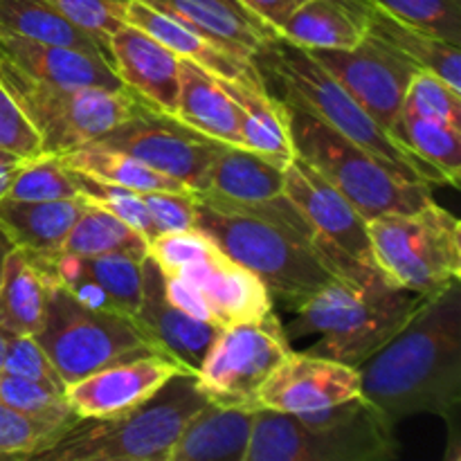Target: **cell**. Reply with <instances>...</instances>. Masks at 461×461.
<instances>
[{
    "mask_svg": "<svg viewBox=\"0 0 461 461\" xmlns=\"http://www.w3.org/2000/svg\"><path fill=\"white\" fill-rule=\"evenodd\" d=\"M360 396L358 367L291 351L255 394L257 410L284 414L315 412Z\"/></svg>",
    "mask_w": 461,
    "mask_h": 461,
    "instance_id": "obj_15",
    "label": "cell"
},
{
    "mask_svg": "<svg viewBox=\"0 0 461 461\" xmlns=\"http://www.w3.org/2000/svg\"><path fill=\"white\" fill-rule=\"evenodd\" d=\"M7 198L18 201H68L81 198L72 171L57 153H39L23 162Z\"/></svg>",
    "mask_w": 461,
    "mask_h": 461,
    "instance_id": "obj_37",
    "label": "cell"
},
{
    "mask_svg": "<svg viewBox=\"0 0 461 461\" xmlns=\"http://www.w3.org/2000/svg\"><path fill=\"white\" fill-rule=\"evenodd\" d=\"M187 372L165 354L120 360L66 387V399L79 419H102L135 408L156 394L171 376Z\"/></svg>",
    "mask_w": 461,
    "mask_h": 461,
    "instance_id": "obj_16",
    "label": "cell"
},
{
    "mask_svg": "<svg viewBox=\"0 0 461 461\" xmlns=\"http://www.w3.org/2000/svg\"><path fill=\"white\" fill-rule=\"evenodd\" d=\"M57 261L68 268L86 275L113 297L120 311L135 315L142 295V259L126 252H106V255H72V252H52Z\"/></svg>",
    "mask_w": 461,
    "mask_h": 461,
    "instance_id": "obj_35",
    "label": "cell"
},
{
    "mask_svg": "<svg viewBox=\"0 0 461 461\" xmlns=\"http://www.w3.org/2000/svg\"><path fill=\"white\" fill-rule=\"evenodd\" d=\"M347 90L356 102L385 131L399 120L405 93L419 70L410 59L392 45L367 34L349 50H309Z\"/></svg>",
    "mask_w": 461,
    "mask_h": 461,
    "instance_id": "obj_14",
    "label": "cell"
},
{
    "mask_svg": "<svg viewBox=\"0 0 461 461\" xmlns=\"http://www.w3.org/2000/svg\"><path fill=\"white\" fill-rule=\"evenodd\" d=\"M0 34L84 50L111 63V52L88 32L68 21L48 0H0Z\"/></svg>",
    "mask_w": 461,
    "mask_h": 461,
    "instance_id": "obj_30",
    "label": "cell"
},
{
    "mask_svg": "<svg viewBox=\"0 0 461 461\" xmlns=\"http://www.w3.org/2000/svg\"><path fill=\"white\" fill-rule=\"evenodd\" d=\"M63 252L72 255H106V252H126L144 259L149 255V241L126 225L124 221L117 219L104 207L93 205L86 201L84 210L77 216L70 234L61 246Z\"/></svg>",
    "mask_w": 461,
    "mask_h": 461,
    "instance_id": "obj_34",
    "label": "cell"
},
{
    "mask_svg": "<svg viewBox=\"0 0 461 461\" xmlns=\"http://www.w3.org/2000/svg\"><path fill=\"white\" fill-rule=\"evenodd\" d=\"M27 158H21L16 156V153L0 149V201L7 198L9 187H12L14 178H16V174L21 171L23 162Z\"/></svg>",
    "mask_w": 461,
    "mask_h": 461,
    "instance_id": "obj_48",
    "label": "cell"
},
{
    "mask_svg": "<svg viewBox=\"0 0 461 461\" xmlns=\"http://www.w3.org/2000/svg\"><path fill=\"white\" fill-rule=\"evenodd\" d=\"M97 142L138 158L196 194L205 189L207 171L223 147L219 140L198 133L176 115L151 108L140 99L131 115L97 138Z\"/></svg>",
    "mask_w": 461,
    "mask_h": 461,
    "instance_id": "obj_13",
    "label": "cell"
},
{
    "mask_svg": "<svg viewBox=\"0 0 461 461\" xmlns=\"http://www.w3.org/2000/svg\"><path fill=\"white\" fill-rule=\"evenodd\" d=\"M255 414V408L207 401L187 419L167 461H246Z\"/></svg>",
    "mask_w": 461,
    "mask_h": 461,
    "instance_id": "obj_21",
    "label": "cell"
},
{
    "mask_svg": "<svg viewBox=\"0 0 461 461\" xmlns=\"http://www.w3.org/2000/svg\"><path fill=\"white\" fill-rule=\"evenodd\" d=\"M0 401L16 412L45 423V426L59 428V430H66L70 423L79 419L68 403L66 390H59L48 383L32 381V378L3 374L0 376Z\"/></svg>",
    "mask_w": 461,
    "mask_h": 461,
    "instance_id": "obj_36",
    "label": "cell"
},
{
    "mask_svg": "<svg viewBox=\"0 0 461 461\" xmlns=\"http://www.w3.org/2000/svg\"><path fill=\"white\" fill-rule=\"evenodd\" d=\"M84 198L68 201H0V223L16 248L27 252H57L70 234L77 216L84 210Z\"/></svg>",
    "mask_w": 461,
    "mask_h": 461,
    "instance_id": "obj_28",
    "label": "cell"
},
{
    "mask_svg": "<svg viewBox=\"0 0 461 461\" xmlns=\"http://www.w3.org/2000/svg\"><path fill=\"white\" fill-rule=\"evenodd\" d=\"M221 88L239 108L243 147L288 165L295 158L288 131L286 106L264 84L259 68L243 77H216Z\"/></svg>",
    "mask_w": 461,
    "mask_h": 461,
    "instance_id": "obj_22",
    "label": "cell"
},
{
    "mask_svg": "<svg viewBox=\"0 0 461 461\" xmlns=\"http://www.w3.org/2000/svg\"><path fill=\"white\" fill-rule=\"evenodd\" d=\"M255 63L266 84L279 90V95L273 93L275 97L318 115L396 176L417 183L448 185L435 167L405 151L309 50L275 34L255 54Z\"/></svg>",
    "mask_w": 461,
    "mask_h": 461,
    "instance_id": "obj_3",
    "label": "cell"
},
{
    "mask_svg": "<svg viewBox=\"0 0 461 461\" xmlns=\"http://www.w3.org/2000/svg\"><path fill=\"white\" fill-rule=\"evenodd\" d=\"M68 21L75 23L108 50V39L126 23L129 0H48Z\"/></svg>",
    "mask_w": 461,
    "mask_h": 461,
    "instance_id": "obj_42",
    "label": "cell"
},
{
    "mask_svg": "<svg viewBox=\"0 0 461 461\" xmlns=\"http://www.w3.org/2000/svg\"><path fill=\"white\" fill-rule=\"evenodd\" d=\"M176 275L187 277L205 293L214 311L216 327L221 329L259 320L261 315L273 311L275 300L266 284L255 273L223 255L221 248L198 264L176 270Z\"/></svg>",
    "mask_w": 461,
    "mask_h": 461,
    "instance_id": "obj_19",
    "label": "cell"
},
{
    "mask_svg": "<svg viewBox=\"0 0 461 461\" xmlns=\"http://www.w3.org/2000/svg\"><path fill=\"white\" fill-rule=\"evenodd\" d=\"M0 149L21 158H34L43 153L39 133L3 84H0Z\"/></svg>",
    "mask_w": 461,
    "mask_h": 461,
    "instance_id": "obj_46",
    "label": "cell"
},
{
    "mask_svg": "<svg viewBox=\"0 0 461 461\" xmlns=\"http://www.w3.org/2000/svg\"><path fill=\"white\" fill-rule=\"evenodd\" d=\"M367 232L374 261L394 286L432 295L461 279V223L435 198L367 221Z\"/></svg>",
    "mask_w": 461,
    "mask_h": 461,
    "instance_id": "obj_8",
    "label": "cell"
},
{
    "mask_svg": "<svg viewBox=\"0 0 461 461\" xmlns=\"http://www.w3.org/2000/svg\"><path fill=\"white\" fill-rule=\"evenodd\" d=\"M0 84L12 93L41 138L43 153H66L102 138L126 120L135 97L129 90L59 86L32 79L0 57Z\"/></svg>",
    "mask_w": 461,
    "mask_h": 461,
    "instance_id": "obj_10",
    "label": "cell"
},
{
    "mask_svg": "<svg viewBox=\"0 0 461 461\" xmlns=\"http://www.w3.org/2000/svg\"><path fill=\"white\" fill-rule=\"evenodd\" d=\"M246 12H250L257 21L268 25L273 32H279V27L291 18V14L306 0H237Z\"/></svg>",
    "mask_w": 461,
    "mask_h": 461,
    "instance_id": "obj_47",
    "label": "cell"
},
{
    "mask_svg": "<svg viewBox=\"0 0 461 461\" xmlns=\"http://www.w3.org/2000/svg\"><path fill=\"white\" fill-rule=\"evenodd\" d=\"M72 171V169H70ZM75 183L79 187V194L84 201L93 203V205L104 207L111 214H115L117 219L124 221L126 225H131L133 230H138L147 241L158 237V230L153 225L151 214L147 210V203H144L142 192H135V189L129 187H120V185H111V183H102V180H95L90 176L77 174Z\"/></svg>",
    "mask_w": 461,
    "mask_h": 461,
    "instance_id": "obj_39",
    "label": "cell"
},
{
    "mask_svg": "<svg viewBox=\"0 0 461 461\" xmlns=\"http://www.w3.org/2000/svg\"><path fill=\"white\" fill-rule=\"evenodd\" d=\"M369 34L392 45L396 52L410 59L419 70L432 72L444 79L450 88L461 93V45L448 43V41L426 34L417 27L405 25L376 7H372V16H369Z\"/></svg>",
    "mask_w": 461,
    "mask_h": 461,
    "instance_id": "obj_32",
    "label": "cell"
},
{
    "mask_svg": "<svg viewBox=\"0 0 461 461\" xmlns=\"http://www.w3.org/2000/svg\"><path fill=\"white\" fill-rule=\"evenodd\" d=\"M111 66L140 102L174 115L180 90V57L140 27L124 23L108 39Z\"/></svg>",
    "mask_w": 461,
    "mask_h": 461,
    "instance_id": "obj_18",
    "label": "cell"
},
{
    "mask_svg": "<svg viewBox=\"0 0 461 461\" xmlns=\"http://www.w3.org/2000/svg\"><path fill=\"white\" fill-rule=\"evenodd\" d=\"M394 423L363 394L315 412L257 410L246 461H392Z\"/></svg>",
    "mask_w": 461,
    "mask_h": 461,
    "instance_id": "obj_4",
    "label": "cell"
},
{
    "mask_svg": "<svg viewBox=\"0 0 461 461\" xmlns=\"http://www.w3.org/2000/svg\"><path fill=\"white\" fill-rule=\"evenodd\" d=\"M367 0H306L277 34L304 50H349L369 34Z\"/></svg>",
    "mask_w": 461,
    "mask_h": 461,
    "instance_id": "obj_24",
    "label": "cell"
},
{
    "mask_svg": "<svg viewBox=\"0 0 461 461\" xmlns=\"http://www.w3.org/2000/svg\"><path fill=\"white\" fill-rule=\"evenodd\" d=\"M158 234L187 232L196 225V192H142Z\"/></svg>",
    "mask_w": 461,
    "mask_h": 461,
    "instance_id": "obj_45",
    "label": "cell"
},
{
    "mask_svg": "<svg viewBox=\"0 0 461 461\" xmlns=\"http://www.w3.org/2000/svg\"><path fill=\"white\" fill-rule=\"evenodd\" d=\"M194 372H178L135 408L77 419L45 450L43 461H167L187 419L207 403Z\"/></svg>",
    "mask_w": 461,
    "mask_h": 461,
    "instance_id": "obj_6",
    "label": "cell"
},
{
    "mask_svg": "<svg viewBox=\"0 0 461 461\" xmlns=\"http://www.w3.org/2000/svg\"><path fill=\"white\" fill-rule=\"evenodd\" d=\"M367 3L405 25L461 45V0H367Z\"/></svg>",
    "mask_w": 461,
    "mask_h": 461,
    "instance_id": "obj_38",
    "label": "cell"
},
{
    "mask_svg": "<svg viewBox=\"0 0 461 461\" xmlns=\"http://www.w3.org/2000/svg\"><path fill=\"white\" fill-rule=\"evenodd\" d=\"M241 59H255L261 45L277 32L257 21L237 0H140Z\"/></svg>",
    "mask_w": 461,
    "mask_h": 461,
    "instance_id": "obj_23",
    "label": "cell"
},
{
    "mask_svg": "<svg viewBox=\"0 0 461 461\" xmlns=\"http://www.w3.org/2000/svg\"><path fill=\"white\" fill-rule=\"evenodd\" d=\"M34 338L66 387L113 363L158 351L133 315L88 309L54 282Z\"/></svg>",
    "mask_w": 461,
    "mask_h": 461,
    "instance_id": "obj_9",
    "label": "cell"
},
{
    "mask_svg": "<svg viewBox=\"0 0 461 461\" xmlns=\"http://www.w3.org/2000/svg\"><path fill=\"white\" fill-rule=\"evenodd\" d=\"M403 111L461 126V93L432 72L417 70L405 93Z\"/></svg>",
    "mask_w": 461,
    "mask_h": 461,
    "instance_id": "obj_40",
    "label": "cell"
},
{
    "mask_svg": "<svg viewBox=\"0 0 461 461\" xmlns=\"http://www.w3.org/2000/svg\"><path fill=\"white\" fill-rule=\"evenodd\" d=\"M284 106L295 156L329 180L367 221L419 210L432 201V185L401 178L318 115L291 102Z\"/></svg>",
    "mask_w": 461,
    "mask_h": 461,
    "instance_id": "obj_7",
    "label": "cell"
},
{
    "mask_svg": "<svg viewBox=\"0 0 461 461\" xmlns=\"http://www.w3.org/2000/svg\"><path fill=\"white\" fill-rule=\"evenodd\" d=\"M12 336H16V333H12L9 329H5L3 324H0V376H3L5 354H7V345H9V340H12Z\"/></svg>",
    "mask_w": 461,
    "mask_h": 461,
    "instance_id": "obj_50",
    "label": "cell"
},
{
    "mask_svg": "<svg viewBox=\"0 0 461 461\" xmlns=\"http://www.w3.org/2000/svg\"><path fill=\"white\" fill-rule=\"evenodd\" d=\"M133 320L160 354L194 374L221 331L216 324L185 313L167 297L165 277L151 255L142 259V295Z\"/></svg>",
    "mask_w": 461,
    "mask_h": 461,
    "instance_id": "obj_17",
    "label": "cell"
},
{
    "mask_svg": "<svg viewBox=\"0 0 461 461\" xmlns=\"http://www.w3.org/2000/svg\"><path fill=\"white\" fill-rule=\"evenodd\" d=\"M63 430L34 421L0 401V457L32 459Z\"/></svg>",
    "mask_w": 461,
    "mask_h": 461,
    "instance_id": "obj_41",
    "label": "cell"
},
{
    "mask_svg": "<svg viewBox=\"0 0 461 461\" xmlns=\"http://www.w3.org/2000/svg\"><path fill=\"white\" fill-rule=\"evenodd\" d=\"M358 372L360 394L394 426L417 414L453 421L461 403V279L426 295Z\"/></svg>",
    "mask_w": 461,
    "mask_h": 461,
    "instance_id": "obj_1",
    "label": "cell"
},
{
    "mask_svg": "<svg viewBox=\"0 0 461 461\" xmlns=\"http://www.w3.org/2000/svg\"><path fill=\"white\" fill-rule=\"evenodd\" d=\"M3 374L32 378V381L48 383V385L59 387V390H66V383L61 381L52 360L48 358V354L36 342L34 336H12L7 345V354H5Z\"/></svg>",
    "mask_w": 461,
    "mask_h": 461,
    "instance_id": "obj_44",
    "label": "cell"
},
{
    "mask_svg": "<svg viewBox=\"0 0 461 461\" xmlns=\"http://www.w3.org/2000/svg\"><path fill=\"white\" fill-rule=\"evenodd\" d=\"M50 279L30 252L16 248L5 264L0 282V324L16 336H34L43 320Z\"/></svg>",
    "mask_w": 461,
    "mask_h": 461,
    "instance_id": "obj_31",
    "label": "cell"
},
{
    "mask_svg": "<svg viewBox=\"0 0 461 461\" xmlns=\"http://www.w3.org/2000/svg\"><path fill=\"white\" fill-rule=\"evenodd\" d=\"M57 156L61 158L68 169L77 171V174L90 176V178L102 180V183L135 189V192H160V189H165V192H194L180 180L144 165L138 158L129 156L120 149L106 147L97 140L70 149L66 153H57Z\"/></svg>",
    "mask_w": 461,
    "mask_h": 461,
    "instance_id": "obj_29",
    "label": "cell"
},
{
    "mask_svg": "<svg viewBox=\"0 0 461 461\" xmlns=\"http://www.w3.org/2000/svg\"><path fill=\"white\" fill-rule=\"evenodd\" d=\"M216 250H219V246L198 230L158 234L156 239L149 241V255L156 259L162 273H176V270L189 268V266L198 264V261H203Z\"/></svg>",
    "mask_w": 461,
    "mask_h": 461,
    "instance_id": "obj_43",
    "label": "cell"
},
{
    "mask_svg": "<svg viewBox=\"0 0 461 461\" xmlns=\"http://www.w3.org/2000/svg\"><path fill=\"white\" fill-rule=\"evenodd\" d=\"M392 138L405 151L435 167L450 187H459L461 126L401 111L399 120L392 126Z\"/></svg>",
    "mask_w": 461,
    "mask_h": 461,
    "instance_id": "obj_33",
    "label": "cell"
},
{
    "mask_svg": "<svg viewBox=\"0 0 461 461\" xmlns=\"http://www.w3.org/2000/svg\"><path fill=\"white\" fill-rule=\"evenodd\" d=\"M286 165L243 144H223L207 171L205 189L198 194L234 203H261L284 194Z\"/></svg>",
    "mask_w": 461,
    "mask_h": 461,
    "instance_id": "obj_25",
    "label": "cell"
},
{
    "mask_svg": "<svg viewBox=\"0 0 461 461\" xmlns=\"http://www.w3.org/2000/svg\"><path fill=\"white\" fill-rule=\"evenodd\" d=\"M284 194L313 225L324 261L336 277L358 286L385 282L374 261L367 219L302 158L295 156L286 165Z\"/></svg>",
    "mask_w": 461,
    "mask_h": 461,
    "instance_id": "obj_11",
    "label": "cell"
},
{
    "mask_svg": "<svg viewBox=\"0 0 461 461\" xmlns=\"http://www.w3.org/2000/svg\"><path fill=\"white\" fill-rule=\"evenodd\" d=\"M174 115L207 138L223 144H243L237 104L212 72L189 59H180V90Z\"/></svg>",
    "mask_w": 461,
    "mask_h": 461,
    "instance_id": "obj_27",
    "label": "cell"
},
{
    "mask_svg": "<svg viewBox=\"0 0 461 461\" xmlns=\"http://www.w3.org/2000/svg\"><path fill=\"white\" fill-rule=\"evenodd\" d=\"M194 230L207 234L223 255L255 273L273 300L288 311H297L336 279L313 225L286 194L261 203L196 194Z\"/></svg>",
    "mask_w": 461,
    "mask_h": 461,
    "instance_id": "obj_2",
    "label": "cell"
},
{
    "mask_svg": "<svg viewBox=\"0 0 461 461\" xmlns=\"http://www.w3.org/2000/svg\"><path fill=\"white\" fill-rule=\"evenodd\" d=\"M293 351L279 315L223 327L198 367V385L210 401L255 408L261 383ZM257 410V408H255Z\"/></svg>",
    "mask_w": 461,
    "mask_h": 461,
    "instance_id": "obj_12",
    "label": "cell"
},
{
    "mask_svg": "<svg viewBox=\"0 0 461 461\" xmlns=\"http://www.w3.org/2000/svg\"><path fill=\"white\" fill-rule=\"evenodd\" d=\"M126 23L144 30L153 39L160 41L162 45H167L171 52L178 54L180 59H189V61L198 63L214 77H243L257 72L255 59H241L237 54L228 52L207 36L198 34L192 27L183 25L176 18L167 16V14L158 12V9L149 7L140 0H129V5H126Z\"/></svg>",
    "mask_w": 461,
    "mask_h": 461,
    "instance_id": "obj_26",
    "label": "cell"
},
{
    "mask_svg": "<svg viewBox=\"0 0 461 461\" xmlns=\"http://www.w3.org/2000/svg\"><path fill=\"white\" fill-rule=\"evenodd\" d=\"M0 57L32 79L59 86H93L124 90L120 77L104 57L63 45L39 43L23 36L0 34Z\"/></svg>",
    "mask_w": 461,
    "mask_h": 461,
    "instance_id": "obj_20",
    "label": "cell"
},
{
    "mask_svg": "<svg viewBox=\"0 0 461 461\" xmlns=\"http://www.w3.org/2000/svg\"><path fill=\"white\" fill-rule=\"evenodd\" d=\"M423 300L426 295L387 279L358 286L336 277L293 311L295 318L284 324V331L291 342L318 336L304 354L358 367L408 322Z\"/></svg>",
    "mask_w": 461,
    "mask_h": 461,
    "instance_id": "obj_5",
    "label": "cell"
},
{
    "mask_svg": "<svg viewBox=\"0 0 461 461\" xmlns=\"http://www.w3.org/2000/svg\"><path fill=\"white\" fill-rule=\"evenodd\" d=\"M16 250V243L12 241V237L7 234V230L3 228L0 223V282H3V273H5V264H7L9 255Z\"/></svg>",
    "mask_w": 461,
    "mask_h": 461,
    "instance_id": "obj_49",
    "label": "cell"
}]
</instances>
